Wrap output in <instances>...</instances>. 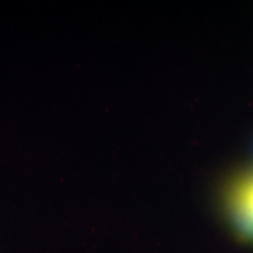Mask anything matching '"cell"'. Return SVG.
<instances>
[{
  "label": "cell",
  "instance_id": "cell-1",
  "mask_svg": "<svg viewBox=\"0 0 253 253\" xmlns=\"http://www.w3.org/2000/svg\"><path fill=\"white\" fill-rule=\"evenodd\" d=\"M230 202L240 227L253 237V175L237 183L231 192Z\"/></svg>",
  "mask_w": 253,
  "mask_h": 253
}]
</instances>
